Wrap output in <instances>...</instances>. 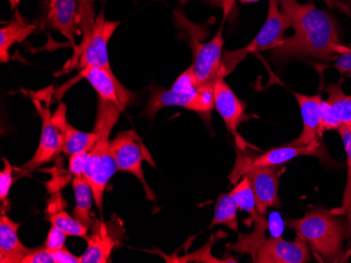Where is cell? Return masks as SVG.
Masks as SVG:
<instances>
[{
	"instance_id": "6da1fadb",
	"label": "cell",
	"mask_w": 351,
	"mask_h": 263,
	"mask_svg": "<svg viewBox=\"0 0 351 263\" xmlns=\"http://www.w3.org/2000/svg\"><path fill=\"white\" fill-rule=\"evenodd\" d=\"M281 11L289 17L295 34L285 37L273 50L277 61L309 59L317 62L337 60L349 52L341 41V31L336 17L315 5L313 0L300 3L298 0H279Z\"/></svg>"
},
{
	"instance_id": "7a4b0ae2",
	"label": "cell",
	"mask_w": 351,
	"mask_h": 263,
	"mask_svg": "<svg viewBox=\"0 0 351 263\" xmlns=\"http://www.w3.org/2000/svg\"><path fill=\"white\" fill-rule=\"evenodd\" d=\"M121 108L112 102L98 99V111L94 131L97 141L88 152L84 178L94 192L95 203L100 212L104 206V196L110 178L118 171L117 164L110 150V133L117 124Z\"/></svg>"
},
{
	"instance_id": "3957f363",
	"label": "cell",
	"mask_w": 351,
	"mask_h": 263,
	"mask_svg": "<svg viewBox=\"0 0 351 263\" xmlns=\"http://www.w3.org/2000/svg\"><path fill=\"white\" fill-rule=\"evenodd\" d=\"M286 225L308 243L322 262H337L344 256L347 223L340 214L315 209L307 212L302 219H289Z\"/></svg>"
},
{
	"instance_id": "277c9868",
	"label": "cell",
	"mask_w": 351,
	"mask_h": 263,
	"mask_svg": "<svg viewBox=\"0 0 351 263\" xmlns=\"http://www.w3.org/2000/svg\"><path fill=\"white\" fill-rule=\"evenodd\" d=\"M119 21H110L104 12L94 18L90 0H84L79 11V29L82 34V44L75 46L74 55L66 68L79 72L88 68H102L113 72L108 58V43L113 36Z\"/></svg>"
},
{
	"instance_id": "5b68a950",
	"label": "cell",
	"mask_w": 351,
	"mask_h": 263,
	"mask_svg": "<svg viewBox=\"0 0 351 263\" xmlns=\"http://www.w3.org/2000/svg\"><path fill=\"white\" fill-rule=\"evenodd\" d=\"M289 27L291 21L280 9L279 0H269L267 17L257 36L244 48L223 54L219 78H226L248 55L277 49L285 38L284 34Z\"/></svg>"
},
{
	"instance_id": "8992f818",
	"label": "cell",
	"mask_w": 351,
	"mask_h": 263,
	"mask_svg": "<svg viewBox=\"0 0 351 263\" xmlns=\"http://www.w3.org/2000/svg\"><path fill=\"white\" fill-rule=\"evenodd\" d=\"M110 147L117 164L118 171L133 174L145 188L147 199L155 202V193L145 180L142 163L147 161L151 163L152 166L155 167L156 165L137 133L134 130L120 131L115 139L110 141Z\"/></svg>"
},
{
	"instance_id": "52a82bcc",
	"label": "cell",
	"mask_w": 351,
	"mask_h": 263,
	"mask_svg": "<svg viewBox=\"0 0 351 263\" xmlns=\"http://www.w3.org/2000/svg\"><path fill=\"white\" fill-rule=\"evenodd\" d=\"M33 102L38 111V115H40L43 127H41L38 148L34 156L23 165L21 168L23 171H32L43 165L50 163L58 156L59 153L62 152L63 145H64V135L53 122L50 103L47 102V105H43L41 99L39 98H34Z\"/></svg>"
},
{
	"instance_id": "ba28073f",
	"label": "cell",
	"mask_w": 351,
	"mask_h": 263,
	"mask_svg": "<svg viewBox=\"0 0 351 263\" xmlns=\"http://www.w3.org/2000/svg\"><path fill=\"white\" fill-rule=\"evenodd\" d=\"M322 153L324 152H322V144L320 141L307 145H295L289 143L284 146L270 149L256 158H245L238 163L230 174V180L232 182H236L241 178L242 174L244 176L250 169L256 167L281 166L282 164H285L298 156H315L321 158Z\"/></svg>"
},
{
	"instance_id": "9c48e42d",
	"label": "cell",
	"mask_w": 351,
	"mask_h": 263,
	"mask_svg": "<svg viewBox=\"0 0 351 263\" xmlns=\"http://www.w3.org/2000/svg\"><path fill=\"white\" fill-rule=\"evenodd\" d=\"M222 31L223 23L216 36L208 42L201 43L197 40H191V48L194 51V62L191 66L198 86L215 83L219 78L224 45Z\"/></svg>"
},
{
	"instance_id": "30bf717a",
	"label": "cell",
	"mask_w": 351,
	"mask_h": 263,
	"mask_svg": "<svg viewBox=\"0 0 351 263\" xmlns=\"http://www.w3.org/2000/svg\"><path fill=\"white\" fill-rule=\"evenodd\" d=\"M244 176L250 180L260 215L265 216L269 208L282 207L279 197L280 166L256 167Z\"/></svg>"
},
{
	"instance_id": "8fae6325",
	"label": "cell",
	"mask_w": 351,
	"mask_h": 263,
	"mask_svg": "<svg viewBox=\"0 0 351 263\" xmlns=\"http://www.w3.org/2000/svg\"><path fill=\"white\" fill-rule=\"evenodd\" d=\"M311 259L308 245L302 237H298L295 241H287L280 236H273L264 241L254 261L259 263H306Z\"/></svg>"
},
{
	"instance_id": "7c38bea8",
	"label": "cell",
	"mask_w": 351,
	"mask_h": 263,
	"mask_svg": "<svg viewBox=\"0 0 351 263\" xmlns=\"http://www.w3.org/2000/svg\"><path fill=\"white\" fill-rule=\"evenodd\" d=\"M79 77L88 80L97 92L98 99L112 102L119 106L122 111L129 107L135 99V92L124 87L113 72L102 68H88L80 70Z\"/></svg>"
},
{
	"instance_id": "4fadbf2b",
	"label": "cell",
	"mask_w": 351,
	"mask_h": 263,
	"mask_svg": "<svg viewBox=\"0 0 351 263\" xmlns=\"http://www.w3.org/2000/svg\"><path fill=\"white\" fill-rule=\"evenodd\" d=\"M84 0H50L45 23L60 32L75 45V38L80 34L79 11Z\"/></svg>"
},
{
	"instance_id": "5bb4252c",
	"label": "cell",
	"mask_w": 351,
	"mask_h": 263,
	"mask_svg": "<svg viewBox=\"0 0 351 263\" xmlns=\"http://www.w3.org/2000/svg\"><path fill=\"white\" fill-rule=\"evenodd\" d=\"M92 233L86 237L88 247L84 255L79 257V263H106L110 261L114 249L120 245L119 235L113 227L104 221H94Z\"/></svg>"
},
{
	"instance_id": "9a60e30c",
	"label": "cell",
	"mask_w": 351,
	"mask_h": 263,
	"mask_svg": "<svg viewBox=\"0 0 351 263\" xmlns=\"http://www.w3.org/2000/svg\"><path fill=\"white\" fill-rule=\"evenodd\" d=\"M215 108L226 123L228 130L238 137V127L245 117V108L234 90L226 82V78L220 77L214 84Z\"/></svg>"
},
{
	"instance_id": "2e32d148",
	"label": "cell",
	"mask_w": 351,
	"mask_h": 263,
	"mask_svg": "<svg viewBox=\"0 0 351 263\" xmlns=\"http://www.w3.org/2000/svg\"><path fill=\"white\" fill-rule=\"evenodd\" d=\"M299 104L303 120V129L301 135L293 141L295 145H307L320 141L323 133L321 131L320 103L322 96H308L300 92H293Z\"/></svg>"
},
{
	"instance_id": "e0dca14e",
	"label": "cell",
	"mask_w": 351,
	"mask_h": 263,
	"mask_svg": "<svg viewBox=\"0 0 351 263\" xmlns=\"http://www.w3.org/2000/svg\"><path fill=\"white\" fill-rule=\"evenodd\" d=\"M53 122L62 131L64 135V145L62 152L66 156H73L76 153L90 152L97 141V133H84L78 130L66 121V105L60 103L56 113L53 115Z\"/></svg>"
},
{
	"instance_id": "ac0fdd59",
	"label": "cell",
	"mask_w": 351,
	"mask_h": 263,
	"mask_svg": "<svg viewBox=\"0 0 351 263\" xmlns=\"http://www.w3.org/2000/svg\"><path fill=\"white\" fill-rule=\"evenodd\" d=\"M21 223L12 221L5 213V209H1L0 216V262L1 263H21L23 259L33 249L25 247L19 240V230Z\"/></svg>"
},
{
	"instance_id": "d6986e66",
	"label": "cell",
	"mask_w": 351,
	"mask_h": 263,
	"mask_svg": "<svg viewBox=\"0 0 351 263\" xmlns=\"http://www.w3.org/2000/svg\"><path fill=\"white\" fill-rule=\"evenodd\" d=\"M195 94H183V92H176L171 88L165 89V88L153 87L143 115L153 121L156 115L165 107L176 106V107H183L191 111Z\"/></svg>"
},
{
	"instance_id": "ffe728a7",
	"label": "cell",
	"mask_w": 351,
	"mask_h": 263,
	"mask_svg": "<svg viewBox=\"0 0 351 263\" xmlns=\"http://www.w3.org/2000/svg\"><path fill=\"white\" fill-rule=\"evenodd\" d=\"M36 25L25 23L19 12L16 11L11 23L0 29V62L10 60V49L14 43L25 41L36 29Z\"/></svg>"
},
{
	"instance_id": "44dd1931",
	"label": "cell",
	"mask_w": 351,
	"mask_h": 263,
	"mask_svg": "<svg viewBox=\"0 0 351 263\" xmlns=\"http://www.w3.org/2000/svg\"><path fill=\"white\" fill-rule=\"evenodd\" d=\"M72 186L76 202L73 216L90 227L94 221L90 219V210L95 202L94 192L84 176H74Z\"/></svg>"
},
{
	"instance_id": "7402d4cb",
	"label": "cell",
	"mask_w": 351,
	"mask_h": 263,
	"mask_svg": "<svg viewBox=\"0 0 351 263\" xmlns=\"http://www.w3.org/2000/svg\"><path fill=\"white\" fill-rule=\"evenodd\" d=\"M339 133H340L345 152H346L347 180L344 195H343L342 206L339 209L333 210V212L345 216L347 223V240H348V245H351V127L342 125L339 129Z\"/></svg>"
},
{
	"instance_id": "603a6c76",
	"label": "cell",
	"mask_w": 351,
	"mask_h": 263,
	"mask_svg": "<svg viewBox=\"0 0 351 263\" xmlns=\"http://www.w3.org/2000/svg\"><path fill=\"white\" fill-rule=\"evenodd\" d=\"M238 205L230 193L221 194L215 207L214 219L208 229H213L215 225H226L232 231L238 232Z\"/></svg>"
},
{
	"instance_id": "cb8c5ba5",
	"label": "cell",
	"mask_w": 351,
	"mask_h": 263,
	"mask_svg": "<svg viewBox=\"0 0 351 263\" xmlns=\"http://www.w3.org/2000/svg\"><path fill=\"white\" fill-rule=\"evenodd\" d=\"M254 223V229L250 234H241L238 241L232 245V250L242 253H252V258H254L264 241L266 229H267V221L263 215H260Z\"/></svg>"
},
{
	"instance_id": "d4e9b609",
	"label": "cell",
	"mask_w": 351,
	"mask_h": 263,
	"mask_svg": "<svg viewBox=\"0 0 351 263\" xmlns=\"http://www.w3.org/2000/svg\"><path fill=\"white\" fill-rule=\"evenodd\" d=\"M328 94L326 100L336 111L343 126L351 127V96L346 95L341 84H331L325 88Z\"/></svg>"
},
{
	"instance_id": "484cf974",
	"label": "cell",
	"mask_w": 351,
	"mask_h": 263,
	"mask_svg": "<svg viewBox=\"0 0 351 263\" xmlns=\"http://www.w3.org/2000/svg\"><path fill=\"white\" fill-rule=\"evenodd\" d=\"M230 194L238 205L239 210L250 214L252 221H254L259 217L260 214L258 213L257 206H256V198L247 176H244Z\"/></svg>"
},
{
	"instance_id": "4316f807",
	"label": "cell",
	"mask_w": 351,
	"mask_h": 263,
	"mask_svg": "<svg viewBox=\"0 0 351 263\" xmlns=\"http://www.w3.org/2000/svg\"><path fill=\"white\" fill-rule=\"evenodd\" d=\"M49 221L52 225L60 229L64 232L68 236L82 237L86 238L88 237V225H84L82 221H78L74 216H71L63 210H58L57 212H53L49 215Z\"/></svg>"
},
{
	"instance_id": "83f0119b",
	"label": "cell",
	"mask_w": 351,
	"mask_h": 263,
	"mask_svg": "<svg viewBox=\"0 0 351 263\" xmlns=\"http://www.w3.org/2000/svg\"><path fill=\"white\" fill-rule=\"evenodd\" d=\"M214 84L208 83L198 86L191 105V111H195L205 117H210L215 108Z\"/></svg>"
},
{
	"instance_id": "f1b7e54d",
	"label": "cell",
	"mask_w": 351,
	"mask_h": 263,
	"mask_svg": "<svg viewBox=\"0 0 351 263\" xmlns=\"http://www.w3.org/2000/svg\"><path fill=\"white\" fill-rule=\"evenodd\" d=\"M321 131L339 130L342 126L336 111H333L332 106L326 101L321 100L320 103Z\"/></svg>"
},
{
	"instance_id": "f546056e",
	"label": "cell",
	"mask_w": 351,
	"mask_h": 263,
	"mask_svg": "<svg viewBox=\"0 0 351 263\" xmlns=\"http://www.w3.org/2000/svg\"><path fill=\"white\" fill-rule=\"evenodd\" d=\"M171 88L176 90V92H183V94H195L196 92L198 83H197L191 66H189L184 72H182L177 78Z\"/></svg>"
},
{
	"instance_id": "4dcf8cb0",
	"label": "cell",
	"mask_w": 351,
	"mask_h": 263,
	"mask_svg": "<svg viewBox=\"0 0 351 263\" xmlns=\"http://www.w3.org/2000/svg\"><path fill=\"white\" fill-rule=\"evenodd\" d=\"M5 163V168L3 171L0 172V200H1V205L5 208L9 202V193L11 190L12 184H13V171L14 168L7 158H3Z\"/></svg>"
},
{
	"instance_id": "1f68e13d",
	"label": "cell",
	"mask_w": 351,
	"mask_h": 263,
	"mask_svg": "<svg viewBox=\"0 0 351 263\" xmlns=\"http://www.w3.org/2000/svg\"><path fill=\"white\" fill-rule=\"evenodd\" d=\"M66 237H68V235L64 232L61 231L55 225H52L50 231L47 233V239H45L43 247L51 251L60 250V249L66 247Z\"/></svg>"
},
{
	"instance_id": "d6a6232c",
	"label": "cell",
	"mask_w": 351,
	"mask_h": 263,
	"mask_svg": "<svg viewBox=\"0 0 351 263\" xmlns=\"http://www.w3.org/2000/svg\"><path fill=\"white\" fill-rule=\"evenodd\" d=\"M88 152L76 153L70 156L69 171L73 176H84Z\"/></svg>"
},
{
	"instance_id": "836d02e7",
	"label": "cell",
	"mask_w": 351,
	"mask_h": 263,
	"mask_svg": "<svg viewBox=\"0 0 351 263\" xmlns=\"http://www.w3.org/2000/svg\"><path fill=\"white\" fill-rule=\"evenodd\" d=\"M21 263H55V260L51 251L43 247L33 249V251L23 259Z\"/></svg>"
},
{
	"instance_id": "e575fe53",
	"label": "cell",
	"mask_w": 351,
	"mask_h": 263,
	"mask_svg": "<svg viewBox=\"0 0 351 263\" xmlns=\"http://www.w3.org/2000/svg\"><path fill=\"white\" fill-rule=\"evenodd\" d=\"M333 68L341 74H347L351 78V51L340 55L337 59L336 64H333Z\"/></svg>"
},
{
	"instance_id": "d590c367",
	"label": "cell",
	"mask_w": 351,
	"mask_h": 263,
	"mask_svg": "<svg viewBox=\"0 0 351 263\" xmlns=\"http://www.w3.org/2000/svg\"><path fill=\"white\" fill-rule=\"evenodd\" d=\"M51 251V250H50ZM55 263H79V257L74 256L66 247L60 250L51 251Z\"/></svg>"
},
{
	"instance_id": "8d00e7d4",
	"label": "cell",
	"mask_w": 351,
	"mask_h": 263,
	"mask_svg": "<svg viewBox=\"0 0 351 263\" xmlns=\"http://www.w3.org/2000/svg\"><path fill=\"white\" fill-rule=\"evenodd\" d=\"M207 5L212 7L220 8L223 10L224 16H228L230 13L234 11L236 8V0H204Z\"/></svg>"
},
{
	"instance_id": "74e56055",
	"label": "cell",
	"mask_w": 351,
	"mask_h": 263,
	"mask_svg": "<svg viewBox=\"0 0 351 263\" xmlns=\"http://www.w3.org/2000/svg\"><path fill=\"white\" fill-rule=\"evenodd\" d=\"M240 3H243V5H247V3H259V1H262V0H239Z\"/></svg>"
},
{
	"instance_id": "f35d334b",
	"label": "cell",
	"mask_w": 351,
	"mask_h": 263,
	"mask_svg": "<svg viewBox=\"0 0 351 263\" xmlns=\"http://www.w3.org/2000/svg\"><path fill=\"white\" fill-rule=\"evenodd\" d=\"M179 1H180L181 5H185L189 3V0H179Z\"/></svg>"
}]
</instances>
